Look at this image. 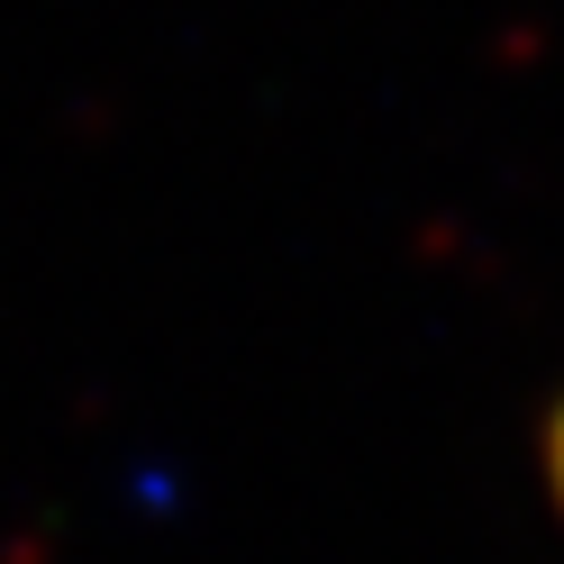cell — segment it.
Here are the masks:
<instances>
[{"instance_id": "cell-1", "label": "cell", "mask_w": 564, "mask_h": 564, "mask_svg": "<svg viewBox=\"0 0 564 564\" xmlns=\"http://www.w3.org/2000/svg\"><path fill=\"white\" fill-rule=\"evenodd\" d=\"M546 482H555V510H564V401L546 419Z\"/></svg>"}]
</instances>
